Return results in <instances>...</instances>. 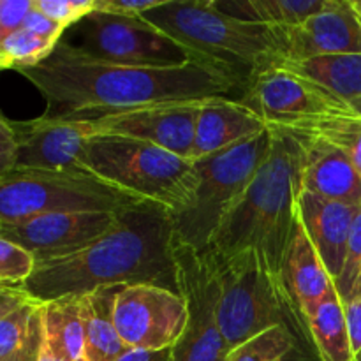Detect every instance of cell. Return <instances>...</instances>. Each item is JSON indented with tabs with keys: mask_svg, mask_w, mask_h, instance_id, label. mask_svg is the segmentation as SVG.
Returning a JSON list of instances; mask_svg holds the SVG:
<instances>
[{
	"mask_svg": "<svg viewBox=\"0 0 361 361\" xmlns=\"http://www.w3.org/2000/svg\"><path fill=\"white\" fill-rule=\"evenodd\" d=\"M30 300L34 298L21 288H0V317L7 316Z\"/></svg>",
	"mask_w": 361,
	"mask_h": 361,
	"instance_id": "obj_37",
	"label": "cell"
},
{
	"mask_svg": "<svg viewBox=\"0 0 361 361\" xmlns=\"http://www.w3.org/2000/svg\"><path fill=\"white\" fill-rule=\"evenodd\" d=\"M351 6H353V9H355L356 16H358V20L361 23V0H351Z\"/></svg>",
	"mask_w": 361,
	"mask_h": 361,
	"instance_id": "obj_40",
	"label": "cell"
},
{
	"mask_svg": "<svg viewBox=\"0 0 361 361\" xmlns=\"http://www.w3.org/2000/svg\"><path fill=\"white\" fill-rule=\"evenodd\" d=\"M120 212V210H118ZM118 212H60L2 226L0 236L34 257L35 264L74 256L113 228Z\"/></svg>",
	"mask_w": 361,
	"mask_h": 361,
	"instance_id": "obj_14",
	"label": "cell"
},
{
	"mask_svg": "<svg viewBox=\"0 0 361 361\" xmlns=\"http://www.w3.org/2000/svg\"><path fill=\"white\" fill-rule=\"evenodd\" d=\"M116 361H171V348L148 351V349H127Z\"/></svg>",
	"mask_w": 361,
	"mask_h": 361,
	"instance_id": "obj_38",
	"label": "cell"
},
{
	"mask_svg": "<svg viewBox=\"0 0 361 361\" xmlns=\"http://www.w3.org/2000/svg\"><path fill=\"white\" fill-rule=\"evenodd\" d=\"M137 201L87 171L14 168L0 176V228L60 212H118Z\"/></svg>",
	"mask_w": 361,
	"mask_h": 361,
	"instance_id": "obj_8",
	"label": "cell"
},
{
	"mask_svg": "<svg viewBox=\"0 0 361 361\" xmlns=\"http://www.w3.org/2000/svg\"><path fill=\"white\" fill-rule=\"evenodd\" d=\"M268 127L271 133L268 157L208 250L217 257H233L257 249L271 270L281 274L296 222V200L302 192L303 141L296 130Z\"/></svg>",
	"mask_w": 361,
	"mask_h": 361,
	"instance_id": "obj_3",
	"label": "cell"
},
{
	"mask_svg": "<svg viewBox=\"0 0 361 361\" xmlns=\"http://www.w3.org/2000/svg\"><path fill=\"white\" fill-rule=\"evenodd\" d=\"M23 28L51 42H60V35H62L63 30H66L62 25L55 23V21L49 20V18L44 16L42 13H39V11L34 9V7H32L30 13H28L27 18H25Z\"/></svg>",
	"mask_w": 361,
	"mask_h": 361,
	"instance_id": "obj_34",
	"label": "cell"
},
{
	"mask_svg": "<svg viewBox=\"0 0 361 361\" xmlns=\"http://www.w3.org/2000/svg\"><path fill=\"white\" fill-rule=\"evenodd\" d=\"M16 168V140L13 127L0 130V176Z\"/></svg>",
	"mask_w": 361,
	"mask_h": 361,
	"instance_id": "obj_36",
	"label": "cell"
},
{
	"mask_svg": "<svg viewBox=\"0 0 361 361\" xmlns=\"http://www.w3.org/2000/svg\"><path fill=\"white\" fill-rule=\"evenodd\" d=\"M85 53L133 67H178L210 60L180 44L143 18L113 16L92 11L80 21Z\"/></svg>",
	"mask_w": 361,
	"mask_h": 361,
	"instance_id": "obj_10",
	"label": "cell"
},
{
	"mask_svg": "<svg viewBox=\"0 0 361 361\" xmlns=\"http://www.w3.org/2000/svg\"><path fill=\"white\" fill-rule=\"evenodd\" d=\"M356 296H361V279H360V284H358V288H356V293H355V298Z\"/></svg>",
	"mask_w": 361,
	"mask_h": 361,
	"instance_id": "obj_42",
	"label": "cell"
},
{
	"mask_svg": "<svg viewBox=\"0 0 361 361\" xmlns=\"http://www.w3.org/2000/svg\"><path fill=\"white\" fill-rule=\"evenodd\" d=\"M275 66L310 78L344 101L361 116V53L358 55L319 56L310 60H281Z\"/></svg>",
	"mask_w": 361,
	"mask_h": 361,
	"instance_id": "obj_22",
	"label": "cell"
},
{
	"mask_svg": "<svg viewBox=\"0 0 361 361\" xmlns=\"http://www.w3.org/2000/svg\"><path fill=\"white\" fill-rule=\"evenodd\" d=\"M271 147L270 127L257 136L210 157L196 159L190 200L169 210L173 243L194 250L210 249L222 222L240 203Z\"/></svg>",
	"mask_w": 361,
	"mask_h": 361,
	"instance_id": "obj_6",
	"label": "cell"
},
{
	"mask_svg": "<svg viewBox=\"0 0 361 361\" xmlns=\"http://www.w3.org/2000/svg\"><path fill=\"white\" fill-rule=\"evenodd\" d=\"M282 60L361 53V23L351 0H330L328 6L296 27H275ZM281 62V60H279Z\"/></svg>",
	"mask_w": 361,
	"mask_h": 361,
	"instance_id": "obj_16",
	"label": "cell"
},
{
	"mask_svg": "<svg viewBox=\"0 0 361 361\" xmlns=\"http://www.w3.org/2000/svg\"><path fill=\"white\" fill-rule=\"evenodd\" d=\"M80 168L122 192L171 212L190 200L196 183L192 159L113 134H95L88 140Z\"/></svg>",
	"mask_w": 361,
	"mask_h": 361,
	"instance_id": "obj_7",
	"label": "cell"
},
{
	"mask_svg": "<svg viewBox=\"0 0 361 361\" xmlns=\"http://www.w3.org/2000/svg\"><path fill=\"white\" fill-rule=\"evenodd\" d=\"M355 361H361V353H360V355H358V356H356V358H355Z\"/></svg>",
	"mask_w": 361,
	"mask_h": 361,
	"instance_id": "obj_43",
	"label": "cell"
},
{
	"mask_svg": "<svg viewBox=\"0 0 361 361\" xmlns=\"http://www.w3.org/2000/svg\"><path fill=\"white\" fill-rule=\"evenodd\" d=\"M16 140V168L49 171H83L81 155L94 136L87 118L42 115L27 122H11Z\"/></svg>",
	"mask_w": 361,
	"mask_h": 361,
	"instance_id": "obj_15",
	"label": "cell"
},
{
	"mask_svg": "<svg viewBox=\"0 0 361 361\" xmlns=\"http://www.w3.org/2000/svg\"><path fill=\"white\" fill-rule=\"evenodd\" d=\"M203 99L166 101L87 118L95 134L133 137L192 159L194 130Z\"/></svg>",
	"mask_w": 361,
	"mask_h": 361,
	"instance_id": "obj_13",
	"label": "cell"
},
{
	"mask_svg": "<svg viewBox=\"0 0 361 361\" xmlns=\"http://www.w3.org/2000/svg\"><path fill=\"white\" fill-rule=\"evenodd\" d=\"M296 133L303 141L302 189L326 200L361 207V175L351 159L321 137L302 130Z\"/></svg>",
	"mask_w": 361,
	"mask_h": 361,
	"instance_id": "obj_19",
	"label": "cell"
},
{
	"mask_svg": "<svg viewBox=\"0 0 361 361\" xmlns=\"http://www.w3.org/2000/svg\"><path fill=\"white\" fill-rule=\"evenodd\" d=\"M9 126H11V120H6L2 115H0V130L7 129Z\"/></svg>",
	"mask_w": 361,
	"mask_h": 361,
	"instance_id": "obj_41",
	"label": "cell"
},
{
	"mask_svg": "<svg viewBox=\"0 0 361 361\" xmlns=\"http://www.w3.org/2000/svg\"><path fill=\"white\" fill-rule=\"evenodd\" d=\"M330 0H238L217 2L224 13L270 27H296L328 6Z\"/></svg>",
	"mask_w": 361,
	"mask_h": 361,
	"instance_id": "obj_26",
	"label": "cell"
},
{
	"mask_svg": "<svg viewBox=\"0 0 361 361\" xmlns=\"http://www.w3.org/2000/svg\"><path fill=\"white\" fill-rule=\"evenodd\" d=\"M242 101L267 126L284 129H302L321 120L356 113L319 83L281 66L263 67L249 74Z\"/></svg>",
	"mask_w": 361,
	"mask_h": 361,
	"instance_id": "obj_11",
	"label": "cell"
},
{
	"mask_svg": "<svg viewBox=\"0 0 361 361\" xmlns=\"http://www.w3.org/2000/svg\"><path fill=\"white\" fill-rule=\"evenodd\" d=\"M310 334L321 361H355L345 310L337 289L324 298L309 319Z\"/></svg>",
	"mask_w": 361,
	"mask_h": 361,
	"instance_id": "obj_25",
	"label": "cell"
},
{
	"mask_svg": "<svg viewBox=\"0 0 361 361\" xmlns=\"http://www.w3.org/2000/svg\"><path fill=\"white\" fill-rule=\"evenodd\" d=\"M345 323H348L349 341H351L353 355L356 356L361 353V296H356L351 302L344 305Z\"/></svg>",
	"mask_w": 361,
	"mask_h": 361,
	"instance_id": "obj_35",
	"label": "cell"
},
{
	"mask_svg": "<svg viewBox=\"0 0 361 361\" xmlns=\"http://www.w3.org/2000/svg\"><path fill=\"white\" fill-rule=\"evenodd\" d=\"M42 349L63 361H85L81 296L71 295L42 303Z\"/></svg>",
	"mask_w": 361,
	"mask_h": 361,
	"instance_id": "obj_23",
	"label": "cell"
},
{
	"mask_svg": "<svg viewBox=\"0 0 361 361\" xmlns=\"http://www.w3.org/2000/svg\"><path fill=\"white\" fill-rule=\"evenodd\" d=\"M122 286L101 288L81 295L85 361H116L127 351L113 321L115 298Z\"/></svg>",
	"mask_w": 361,
	"mask_h": 361,
	"instance_id": "obj_21",
	"label": "cell"
},
{
	"mask_svg": "<svg viewBox=\"0 0 361 361\" xmlns=\"http://www.w3.org/2000/svg\"><path fill=\"white\" fill-rule=\"evenodd\" d=\"M302 133H309L312 136L321 137L328 143L341 148L355 168L361 175V116L360 115H342L334 116V118L321 120V122L312 123V126L302 127Z\"/></svg>",
	"mask_w": 361,
	"mask_h": 361,
	"instance_id": "obj_27",
	"label": "cell"
},
{
	"mask_svg": "<svg viewBox=\"0 0 361 361\" xmlns=\"http://www.w3.org/2000/svg\"><path fill=\"white\" fill-rule=\"evenodd\" d=\"M161 4L162 0H95L94 11L113 16L141 18Z\"/></svg>",
	"mask_w": 361,
	"mask_h": 361,
	"instance_id": "obj_33",
	"label": "cell"
},
{
	"mask_svg": "<svg viewBox=\"0 0 361 361\" xmlns=\"http://www.w3.org/2000/svg\"><path fill=\"white\" fill-rule=\"evenodd\" d=\"M95 7V0H34V9L48 16L55 23L69 28L80 23Z\"/></svg>",
	"mask_w": 361,
	"mask_h": 361,
	"instance_id": "obj_31",
	"label": "cell"
},
{
	"mask_svg": "<svg viewBox=\"0 0 361 361\" xmlns=\"http://www.w3.org/2000/svg\"><path fill=\"white\" fill-rule=\"evenodd\" d=\"M35 268L25 249L0 236V288H21Z\"/></svg>",
	"mask_w": 361,
	"mask_h": 361,
	"instance_id": "obj_30",
	"label": "cell"
},
{
	"mask_svg": "<svg viewBox=\"0 0 361 361\" xmlns=\"http://www.w3.org/2000/svg\"><path fill=\"white\" fill-rule=\"evenodd\" d=\"M361 279V207L358 208L353 221L351 231L348 238V249H345L344 267L341 275L335 281V289L341 296L342 303H349L355 298L356 288Z\"/></svg>",
	"mask_w": 361,
	"mask_h": 361,
	"instance_id": "obj_29",
	"label": "cell"
},
{
	"mask_svg": "<svg viewBox=\"0 0 361 361\" xmlns=\"http://www.w3.org/2000/svg\"><path fill=\"white\" fill-rule=\"evenodd\" d=\"M212 256L221 284L219 324L229 351L268 328L281 326L317 353L309 321L263 252L249 249L233 257Z\"/></svg>",
	"mask_w": 361,
	"mask_h": 361,
	"instance_id": "obj_4",
	"label": "cell"
},
{
	"mask_svg": "<svg viewBox=\"0 0 361 361\" xmlns=\"http://www.w3.org/2000/svg\"><path fill=\"white\" fill-rule=\"evenodd\" d=\"M34 7V0H0V44L4 39L20 30L25 18Z\"/></svg>",
	"mask_w": 361,
	"mask_h": 361,
	"instance_id": "obj_32",
	"label": "cell"
},
{
	"mask_svg": "<svg viewBox=\"0 0 361 361\" xmlns=\"http://www.w3.org/2000/svg\"><path fill=\"white\" fill-rule=\"evenodd\" d=\"M169 208L137 201L116 214L113 228L74 256L35 264L21 286L37 302L101 288L154 284L178 293Z\"/></svg>",
	"mask_w": 361,
	"mask_h": 361,
	"instance_id": "obj_2",
	"label": "cell"
},
{
	"mask_svg": "<svg viewBox=\"0 0 361 361\" xmlns=\"http://www.w3.org/2000/svg\"><path fill=\"white\" fill-rule=\"evenodd\" d=\"M37 361H63V360H60V358H55V356L53 355H49V353H46L44 349H42L41 351V355H39V360Z\"/></svg>",
	"mask_w": 361,
	"mask_h": 361,
	"instance_id": "obj_39",
	"label": "cell"
},
{
	"mask_svg": "<svg viewBox=\"0 0 361 361\" xmlns=\"http://www.w3.org/2000/svg\"><path fill=\"white\" fill-rule=\"evenodd\" d=\"M141 18L204 59L233 67L245 80L282 60L275 27L224 13L217 0H162Z\"/></svg>",
	"mask_w": 361,
	"mask_h": 361,
	"instance_id": "obj_5",
	"label": "cell"
},
{
	"mask_svg": "<svg viewBox=\"0 0 361 361\" xmlns=\"http://www.w3.org/2000/svg\"><path fill=\"white\" fill-rule=\"evenodd\" d=\"M267 127V122L242 99H228L226 95L203 99L194 130L192 161L243 143Z\"/></svg>",
	"mask_w": 361,
	"mask_h": 361,
	"instance_id": "obj_17",
	"label": "cell"
},
{
	"mask_svg": "<svg viewBox=\"0 0 361 361\" xmlns=\"http://www.w3.org/2000/svg\"><path fill=\"white\" fill-rule=\"evenodd\" d=\"M59 42L46 41L23 27L4 39L0 44V59L6 69H25L34 67L46 59L55 49Z\"/></svg>",
	"mask_w": 361,
	"mask_h": 361,
	"instance_id": "obj_28",
	"label": "cell"
},
{
	"mask_svg": "<svg viewBox=\"0 0 361 361\" xmlns=\"http://www.w3.org/2000/svg\"><path fill=\"white\" fill-rule=\"evenodd\" d=\"M18 73L44 95L46 115L60 118H92L154 102L215 97L245 85L238 71L214 60L133 67L97 59L62 41L42 62Z\"/></svg>",
	"mask_w": 361,
	"mask_h": 361,
	"instance_id": "obj_1",
	"label": "cell"
},
{
	"mask_svg": "<svg viewBox=\"0 0 361 361\" xmlns=\"http://www.w3.org/2000/svg\"><path fill=\"white\" fill-rule=\"evenodd\" d=\"M178 293L185 298L187 321L182 335L171 348V361H226L228 344L219 324L217 264L210 250L175 245Z\"/></svg>",
	"mask_w": 361,
	"mask_h": 361,
	"instance_id": "obj_9",
	"label": "cell"
},
{
	"mask_svg": "<svg viewBox=\"0 0 361 361\" xmlns=\"http://www.w3.org/2000/svg\"><path fill=\"white\" fill-rule=\"evenodd\" d=\"M42 342V302L30 300L0 317V361H37Z\"/></svg>",
	"mask_w": 361,
	"mask_h": 361,
	"instance_id": "obj_24",
	"label": "cell"
},
{
	"mask_svg": "<svg viewBox=\"0 0 361 361\" xmlns=\"http://www.w3.org/2000/svg\"><path fill=\"white\" fill-rule=\"evenodd\" d=\"M113 321L129 349H168L185 328L187 303L180 293L161 286H122L115 298Z\"/></svg>",
	"mask_w": 361,
	"mask_h": 361,
	"instance_id": "obj_12",
	"label": "cell"
},
{
	"mask_svg": "<svg viewBox=\"0 0 361 361\" xmlns=\"http://www.w3.org/2000/svg\"><path fill=\"white\" fill-rule=\"evenodd\" d=\"M281 277L307 321L314 316L317 307L335 289L334 279L328 274L323 259L314 249L298 217H296L289 245L286 249Z\"/></svg>",
	"mask_w": 361,
	"mask_h": 361,
	"instance_id": "obj_20",
	"label": "cell"
},
{
	"mask_svg": "<svg viewBox=\"0 0 361 361\" xmlns=\"http://www.w3.org/2000/svg\"><path fill=\"white\" fill-rule=\"evenodd\" d=\"M358 208L326 200L303 189L296 200V217L334 282L344 267L349 231Z\"/></svg>",
	"mask_w": 361,
	"mask_h": 361,
	"instance_id": "obj_18",
	"label": "cell"
}]
</instances>
